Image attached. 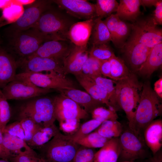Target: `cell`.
Returning a JSON list of instances; mask_svg holds the SVG:
<instances>
[{
	"mask_svg": "<svg viewBox=\"0 0 162 162\" xmlns=\"http://www.w3.org/2000/svg\"><path fill=\"white\" fill-rule=\"evenodd\" d=\"M162 105L159 97L152 88L149 82L142 85L139 102L134 117V133L143 137L147 126L161 115Z\"/></svg>",
	"mask_w": 162,
	"mask_h": 162,
	"instance_id": "6da1fadb",
	"label": "cell"
},
{
	"mask_svg": "<svg viewBox=\"0 0 162 162\" xmlns=\"http://www.w3.org/2000/svg\"><path fill=\"white\" fill-rule=\"evenodd\" d=\"M159 0H140L141 5L144 6L151 7L156 6Z\"/></svg>",
	"mask_w": 162,
	"mask_h": 162,
	"instance_id": "f907efd6",
	"label": "cell"
},
{
	"mask_svg": "<svg viewBox=\"0 0 162 162\" xmlns=\"http://www.w3.org/2000/svg\"><path fill=\"white\" fill-rule=\"evenodd\" d=\"M123 130L121 124L117 120H107L102 123L95 131L103 136L111 139L119 137Z\"/></svg>",
	"mask_w": 162,
	"mask_h": 162,
	"instance_id": "1f68e13d",
	"label": "cell"
},
{
	"mask_svg": "<svg viewBox=\"0 0 162 162\" xmlns=\"http://www.w3.org/2000/svg\"><path fill=\"white\" fill-rule=\"evenodd\" d=\"M73 23L67 16L50 8L42 14L32 28L36 29L52 40H68L67 33Z\"/></svg>",
	"mask_w": 162,
	"mask_h": 162,
	"instance_id": "8992f818",
	"label": "cell"
},
{
	"mask_svg": "<svg viewBox=\"0 0 162 162\" xmlns=\"http://www.w3.org/2000/svg\"><path fill=\"white\" fill-rule=\"evenodd\" d=\"M120 153L119 137L111 138L95 152L94 162H117Z\"/></svg>",
	"mask_w": 162,
	"mask_h": 162,
	"instance_id": "cb8c5ba5",
	"label": "cell"
},
{
	"mask_svg": "<svg viewBox=\"0 0 162 162\" xmlns=\"http://www.w3.org/2000/svg\"><path fill=\"white\" fill-rule=\"evenodd\" d=\"M82 72L92 79L102 76L100 70V60L89 56L82 66Z\"/></svg>",
	"mask_w": 162,
	"mask_h": 162,
	"instance_id": "74e56055",
	"label": "cell"
},
{
	"mask_svg": "<svg viewBox=\"0 0 162 162\" xmlns=\"http://www.w3.org/2000/svg\"><path fill=\"white\" fill-rule=\"evenodd\" d=\"M28 118L42 127L50 126L56 120L53 99L47 97L28 100L19 106L16 121Z\"/></svg>",
	"mask_w": 162,
	"mask_h": 162,
	"instance_id": "277c9868",
	"label": "cell"
},
{
	"mask_svg": "<svg viewBox=\"0 0 162 162\" xmlns=\"http://www.w3.org/2000/svg\"><path fill=\"white\" fill-rule=\"evenodd\" d=\"M74 76L86 92L95 99L106 105L110 110L116 111L111 107L107 94L103 88L97 84L92 79L82 72Z\"/></svg>",
	"mask_w": 162,
	"mask_h": 162,
	"instance_id": "44dd1931",
	"label": "cell"
},
{
	"mask_svg": "<svg viewBox=\"0 0 162 162\" xmlns=\"http://www.w3.org/2000/svg\"><path fill=\"white\" fill-rule=\"evenodd\" d=\"M13 4V0H0V9L2 10L5 8L9 7Z\"/></svg>",
	"mask_w": 162,
	"mask_h": 162,
	"instance_id": "816d5d0a",
	"label": "cell"
},
{
	"mask_svg": "<svg viewBox=\"0 0 162 162\" xmlns=\"http://www.w3.org/2000/svg\"><path fill=\"white\" fill-rule=\"evenodd\" d=\"M17 68V61L14 57L0 49V89L14 79Z\"/></svg>",
	"mask_w": 162,
	"mask_h": 162,
	"instance_id": "ffe728a7",
	"label": "cell"
},
{
	"mask_svg": "<svg viewBox=\"0 0 162 162\" xmlns=\"http://www.w3.org/2000/svg\"><path fill=\"white\" fill-rule=\"evenodd\" d=\"M52 2L35 0L32 4L28 5L21 15L10 27V33L32 28L38 21L42 14L50 8Z\"/></svg>",
	"mask_w": 162,
	"mask_h": 162,
	"instance_id": "8fae6325",
	"label": "cell"
},
{
	"mask_svg": "<svg viewBox=\"0 0 162 162\" xmlns=\"http://www.w3.org/2000/svg\"><path fill=\"white\" fill-rule=\"evenodd\" d=\"M110 139L103 136L97 132L94 131L74 141L80 146L89 148H101Z\"/></svg>",
	"mask_w": 162,
	"mask_h": 162,
	"instance_id": "d6a6232c",
	"label": "cell"
},
{
	"mask_svg": "<svg viewBox=\"0 0 162 162\" xmlns=\"http://www.w3.org/2000/svg\"><path fill=\"white\" fill-rule=\"evenodd\" d=\"M95 152L94 148L80 146L75 154L73 162H94Z\"/></svg>",
	"mask_w": 162,
	"mask_h": 162,
	"instance_id": "60d3db41",
	"label": "cell"
},
{
	"mask_svg": "<svg viewBox=\"0 0 162 162\" xmlns=\"http://www.w3.org/2000/svg\"><path fill=\"white\" fill-rule=\"evenodd\" d=\"M80 146L68 135L59 132L36 150L47 162H73Z\"/></svg>",
	"mask_w": 162,
	"mask_h": 162,
	"instance_id": "3957f363",
	"label": "cell"
},
{
	"mask_svg": "<svg viewBox=\"0 0 162 162\" xmlns=\"http://www.w3.org/2000/svg\"><path fill=\"white\" fill-rule=\"evenodd\" d=\"M70 14L80 19L88 20L96 17L95 4L86 0L52 1Z\"/></svg>",
	"mask_w": 162,
	"mask_h": 162,
	"instance_id": "2e32d148",
	"label": "cell"
},
{
	"mask_svg": "<svg viewBox=\"0 0 162 162\" xmlns=\"http://www.w3.org/2000/svg\"><path fill=\"white\" fill-rule=\"evenodd\" d=\"M152 16L138 18L131 25L130 38L152 48L162 42V30Z\"/></svg>",
	"mask_w": 162,
	"mask_h": 162,
	"instance_id": "9c48e42d",
	"label": "cell"
},
{
	"mask_svg": "<svg viewBox=\"0 0 162 162\" xmlns=\"http://www.w3.org/2000/svg\"><path fill=\"white\" fill-rule=\"evenodd\" d=\"M95 19L92 18L74 23L67 33V39L75 46H87L91 35Z\"/></svg>",
	"mask_w": 162,
	"mask_h": 162,
	"instance_id": "d6986e66",
	"label": "cell"
},
{
	"mask_svg": "<svg viewBox=\"0 0 162 162\" xmlns=\"http://www.w3.org/2000/svg\"><path fill=\"white\" fill-rule=\"evenodd\" d=\"M67 41L65 40L45 41L34 53L29 57L39 56L52 58L63 64L65 59L74 46H72Z\"/></svg>",
	"mask_w": 162,
	"mask_h": 162,
	"instance_id": "9a60e30c",
	"label": "cell"
},
{
	"mask_svg": "<svg viewBox=\"0 0 162 162\" xmlns=\"http://www.w3.org/2000/svg\"><path fill=\"white\" fill-rule=\"evenodd\" d=\"M111 66L109 60H100V68L102 75L110 79Z\"/></svg>",
	"mask_w": 162,
	"mask_h": 162,
	"instance_id": "f6af8a7d",
	"label": "cell"
},
{
	"mask_svg": "<svg viewBox=\"0 0 162 162\" xmlns=\"http://www.w3.org/2000/svg\"><path fill=\"white\" fill-rule=\"evenodd\" d=\"M10 34L9 45L19 59L29 57L34 53L45 42L52 40L34 28Z\"/></svg>",
	"mask_w": 162,
	"mask_h": 162,
	"instance_id": "5b68a950",
	"label": "cell"
},
{
	"mask_svg": "<svg viewBox=\"0 0 162 162\" xmlns=\"http://www.w3.org/2000/svg\"><path fill=\"white\" fill-rule=\"evenodd\" d=\"M1 90L8 100L28 99L45 95L55 90L40 88L30 82L14 80Z\"/></svg>",
	"mask_w": 162,
	"mask_h": 162,
	"instance_id": "30bf717a",
	"label": "cell"
},
{
	"mask_svg": "<svg viewBox=\"0 0 162 162\" xmlns=\"http://www.w3.org/2000/svg\"><path fill=\"white\" fill-rule=\"evenodd\" d=\"M122 49L126 60L133 71L138 72L152 48L130 38Z\"/></svg>",
	"mask_w": 162,
	"mask_h": 162,
	"instance_id": "5bb4252c",
	"label": "cell"
},
{
	"mask_svg": "<svg viewBox=\"0 0 162 162\" xmlns=\"http://www.w3.org/2000/svg\"><path fill=\"white\" fill-rule=\"evenodd\" d=\"M119 3L116 0H97L95 4L96 17L101 19L116 12Z\"/></svg>",
	"mask_w": 162,
	"mask_h": 162,
	"instance_id": "836d02e7",
	"label": "cell"
},
{
	"mask_svg": "<svg viewBox=\"0 0 162 162\" xmlns=\"http://www.w3.org/2000/svg\"><path fill=\"white\" fill-rule=\"evenodd\" d=\"M10 162H47L36 152L20 154L12 158Z\"/></svg>",
	"mask_w": 162,
	"mask_h": 162,
	"instance_id": "ee69618b",
	"label": "cell"
},
{
	"mask_svg": "<svg viewBox=\"0 0 162 162\" xmlns=\"http://www.w3.org/2000/svg\"><path fill=\"white\" fill-rule=\"evenodd\" d=\"M0 44H1V42H0Z\"/></svg>",
	"mask_w": 162,
	"mask_h": 162,
	"instance_id": "9f6ffc18",
	"label": "cell"
},
{
	"mask_svg": "<svg viewBox=\"0 0 162 162\" xmlns=\"http://www.w3.org/2000/svg\"><path fill=\"white\" fill-rule=\"evenodd\" d=\"M101 123V122L92 119L80 125L78 130L73 134L68 135L73 140H75L91 133Z\"/></svg>",
	"mask_w": 162,
	"mask_h": 162,
	"instance_id": "8d00e7d4",
	"label": "cell"
},
{
	"mask_svg": "<svg viewBox=\"0 0 162 162\" xmlns=\"http://www.w3.org/2000/svg\"><path fill=\"white\" fill-rule=\"evenodd\" d=\"M116 81L118 105L126 114L129 128L134 132V117L142 85L139 82L134 74L127 78Z\"/></svg>",
	"mask_w": 162,
	"mask_h": 162,
	"instance_id": "7a4b0ae2",
	"label": "cell"
},
{
	"mask_svg": "<svg viewBox=\"0 0 162 162\" xmlns=\"http://www.w3.org/2000/svg\"><path fill=\"white\" fill-rule=\"evenodd\" d=\"M91 35L92 45L107 44L112 41L110 34L104 20L100 18L95 19Z\"/></svg>",
	"mask_w": 162,
	"mask_h": 162,
	"instance_id": "f546056e",
	"label": "cell"
},
{
	"mask_svg": "<svg viewBox=\"0 0 162 162\" xmlns=\"http://www.w3.org/2000/svg\"><path fill=\"white\" fill-rule=\"evenodd\" d=\"M155 9L152 16L157 25L162 24V1L159 0L155 6Z\"/></svg>",
	"mask_w": 162,
	"mask_h": 162,
	"instance_id": "bcb514c9",
	"label": "cell"
},
{
	"mask_svg": "<svg viewBox=\"0 0 162 162\" xmlns=\"http://www.w3.org/2000/svg\"><path fill=\"white\" fill-rule=\"evenodd\" d=\"M59 132V129L54 124L42 127L26 143L32 149H36L49 142Z\"/></svg>",
	"mask_w": 162,
	"mask_h": 162,
	"instance_id": "83f0119b",
	"label": "cell"
},
{
	"mask_svg": "<svg viewBox=\"0 0 162 162\" xmlns=\"http://www.w3.org/2000/svg\"><path fill=\"white\" fill-rule=\"evenodd\" d=\"M92 119L101 123L107 120H117L118 118L116 112L103 106L94 109L91 113Z\"/></svg>",
	"mask_w": 162,
	"mask_h": 162,
	"instance_id": "f35d334b",
	"label": "cell"
},
{
	"mask_svg": "<svg viewBox=\"0 0 162 162\" xmlns=\"http://www.w3.org/2000/svg\"><path fill=\"white\" fill-rule=\"evenodd\" d=\"M110 63V79L118 81L127 78L134 73L130 71L124 61L115 55L109 59Z\"/></svg>",
	"mask_w": 162,
	"mask_h": 162,
	"instance_id": "4dcf8cb0",
	"label": "cell"
},
{
	"mask_svg": "<svg viewBox=\"0 0 162 162\" xmlns=\"http://www.w3.org/2000/svg\"><path fill=\"white\" fill-rule=\"evenodd\" d=\"M143 135L146 146L154 154L162 146V120L152 121L145 129Z\"/></svg>",
	"mask_w": 162,
	"mask_h": 162,
	"instance_id": "7402d4cb",
	"label": "cell"
},
{
	"mask_svg": "<svg viewBox=\"0 0 162 162\" xmlns=\"http://www.w3.org/2000/svg\"><path fill=\"white\" fill-rule=\"evenodd\" d=\"M88 57L87 46L74 45L64 62L65 75L70 74L74 76L82 73V66Z\"/></svg>",
	"mask_w": 162,
	"mask_h": 162,
	"instance_id": "ac0fdd59",
	"label": "cell"
},
{
	"mask_svg": "<svg viewBox=\"0 0 162 162\" xmlns=\"http://www.w3.org/2000/svg\"><path fill=\"white\" fill-rule=\"evenodd\" d=\"M4 133L17 137L24 140L25 135L24 131L20 121H16L8 124L5 127Z\"/></svg>",
	"mask_w": 162,
	"mask_h": 162,
	"instance_id": "7bdbcfd3",
	"label": "cell"
},
{
	"mask_svg": "<svg viewBox=\"0 0 162 162\" xmlns=\"http://www.w3.org/2000/svg\"><path fill=\"white\" fill-rule=\"evenodd\" d=\"M145 162H162V151L161 149L153 156L146 159Z\"/></svg>",
	"mask_w": 162,
	"mask_h": 162,
	"instance_id": "c3c4849f",
	"label": "cell"
},
{
	"mask_svg": "<svg viewBox=\"0 0 162 162\" xmlns=\"http://www.w3.org/2000/svg\"><path fill=\"white\" fill-rule=\"evenodd\" d=\"M104 21L110 34L111 41L116 47L122 48L130 34L131 25L120 20L116 14H111Z\"/></svg>",
	"mask_w": 162,
	"mask_h": 162,
	"instance_id": "e0dca14e",
	"label": "cell"
},
{
	"mask_svg": "<svg viewBox=\"0 0 162 162\" xmlns=\"http://www.w3.org/2000/svg\"><path fill=\"white\" fill-rule=\"evenodd\" d=\"M20 122L24 131V141L26 142L32 139L33 135L40 128L43 127L28 118L22 119Z\"/></svg>",
	"mask_w": 162,
	"mask_h": 162,
	"instance_id": "ab89813d",
	"label": "cell"
},
{
	"mask_svg": "<svg viewBox=\"0 0 162 162\" xmlns=\"http://www.w3.org/2000/svg\"><path fill=\"white\" fill-rule=\"evenodd\" d=\"M58 91L77 103L88 114L95 109L104 105L86 92L77 89H62Z\"/></svg>",
	"mask_w": 162,
	"mask_h": 162,
	"instance_id": "603a6c76",
	"label": "cell"
},
{
	"mask_svg": "<svg viewBox=\"0 0 162 162\" xmlns=\"http://www.w3.org/2000/svg\"><path fill=\"white\" fill-rule=\"evenodd\" d=\"M140 0H120L116 14L122 20L134 22L141 14Z\"/></svg>",
	"mask_w": 162,
	"mask_h": 162,
	"instance_id": "4316f807",
	"label": "cell"
},
{
	"mask_svg": "<svg viewBox=\"0 0 162 162\" xmlns=\"http://www.w3.org/2000/svg\"><path fill=\"white\" fill-rule=\"evenodd\" d=\"M0 159L9 161L10 158L3 144V135L0 130Z\"/></svg>",
	"mask_w": 162,
	"mask_h": 162,
	"instance_id": "7dc6e473",
	"label": "cell"
},
{
	"mask_svg": "<svg viewBox=\"0 0 162 162\" xmlns=\"http://www.w3.org/2000/svg\"><path fill=\"white\" fill-rule=\"evenodd\" d=\"M0 162H10L9 161L0 159Z\"/></svg>",
	"mask_w": 162,
	"mask_h": 162,
	"instance_id": "db71d44e",
	"label": "cell"
},
{
	"mask_svg": "<svg viewBox=\"0 0 162 162\" xmlns=\"http://www.w3.org/2000/svg\"><path fill=\"white\" fill-rule=\"evenodd\" d=\"M92 79L105 90L111 107L116 111L119 110L120 107L118 101L116 81L102 76L94 77Z\"/></svg>",
	"mask_w": 162,
	"mask_h": 162,
	"instance_id": "f1b7e54d",
	"label": "cell"
},
{
	"mask_svg": "<svg viewBox=\"0 0 162 162\" xmlns=\"http://www.w3.org/2000/svg\"><path fill=\"white\" fill-rule=\"evenodd\" d=\"M56 119L58 122L67 119L80 120L89 117V114L74 100L60 94L53 99Z\"/></svg>",
	"mask_w": 162,
	"mask_h": 162,
	"instance_id": "7c38bea8",
	"label": "cell"
},
{
	"mask_svg": "<svg viewBox=\"0 0 162 162\" xmlns=\"http://www.w3.org/2000/svg\"><path fill=\"white\" fill-rule=\"evenodd\" d=\"M120 162H134L133 161H123Z\"/></svg>",
	"mask_w": 162,
	"mask_h": 162,
	"instance_id": "11a10c76",
	"label": "cell"
},
{
	"mask_svg": "<svg viewBox=\"0 0 162 162\" xmlns=\"http://www.w3.org/2000/svg\"><path fill=\"white\" fill-rule=\"evenodd\" d=\"M3 135L4 146L10 158V160L20 154L35 152L24 140L6 133H4Z\"/></svg>",
	"mask_w": 162,
	"mask_h": 162,
	"instance_id": "484cf974",
	"label": "cell"
},
{
	"mask_svg": "<svg viewBox=\"0 0 162 162\" xmlns=\"http://www.w3.org/2000/svg\"><path fill=\"white\" fill-rule=\"evenodd\" d=\"M34 0H13L14 5L20 6V5H29L34 2Z\"/></svg>",
	"mask_w": 162,
	"mask_h": 162,
	"instance_id": "f5cc1de1",
	"label": "cell"
},
{
	"mask_svg": "<svg viewBox=\"0 0 162 162\" xmlns=\"http://www.w3.org/2000/svg\"><path fill=\"white\" fill-rule=\"evenodd\" d=\"M154 91L160 98L162 97V79L160 78L154 84Z\"/></svg>",
	"mask_w": 162,
	"mask_h": 162,
	"instance_id": "681fc988",
	"label": "cell"
},
{
	"mask_svg": "<svg viewBox=\"0 0 162 162\" xmlns=\"http://www.w3.org/2000/svg\"><path fill=\"white\" fill-rule=\"evenodd\" d=\"M162 64V42L152 48L138 72L142 76L149 77Z\"/></svg>",
	"mask_w": 162,
	"mask_h": 162,
	"instance_id": "d4e9b609",
	"label": "cell"
},
{
	"mask_svg": "<svg viewBox=\"0 0 162 162\" xmlns=\"http://www.w3.org/2000/svg\"><path fill=\"white\" fill-rule=\"evenodd\" d=\"M11 116L10 105L0 89V130L3 134Z\"/></svg>",
	"mask_w": 162,
	"mask_h": 162,
	"instance_id": "d590c367",
	"label": "cell"
},
{
	"mask_svg": "<svg viewBox=\"0 0 162 162\" xmlns=\"http://www.w3.org/2000/svg\"><path fill=\"white\" fill-rule=\"evenodd\" d=\"M119 141L120 153L118 160L120 162L134 161L146 158L147 146L143 137L136 134L129 128L123 130Z\"/></svg>",
	"mask_w": 162,
	"mask_h": 162,
	"instance_id": "ba28073f",
	"label": "cell"
},
{
	"mask_svg": "<svg viewBox=\"0 0 162 162\" xmlns=\"http://www.w3.org/2000/svg\"><path fill=\"white\" fill-rule=\"evenodd\" d=\"M14 80L30 82L40 88L58 91L76 89L74 82L65 75L53 71L41 72H22L16 74Z\"/></svg>",
	"mask_w": 162,
	"mask_h": 162,
	"instance_id": "52a82bcc",
	"label": "cell"
},
{
	"mask_svg": "<svg viewBox=\"0 0 162 162\" xmlns=\"http://www.w3.org/2000/svg\"><path fill=\"white\" fill-rule=\"evenodd\" d=\"M88 51L89 56L99 60H109L115 55L110 47L107 44L92 45Z\"/></svg>",
	"mask_w": 162,
	"mask_h": 162,
	"instance_id": "e575fe53",
	"label": "cell"
},
{
	"mask_svg": "<svg viewBox=\"0 0 162 162\" xmlns=\"http://www.w3.org/2000/svg\"><path fill=\"white\" fill-rule=\"evenodd\" d=\"M16 61L18 67L20 68L23 71L22 72L53 71L65 75L63 64L53 59L39 56H30Z\"/></svg>",
	"mask_w": 162,
	"mask_h": 162,
	"instance_id": "4fadbf2b",
	"label": "cell"
},
{
	"mask_svg": "<svg viewBox=\"0 0 162 162\" xmlns=\"http://www.w3.org/2000/svg\"><path fill=\"white\" fill-rule=\"evenodd\" d=\"M80 120L74 119H67L59 122V130L66 135H71L78 129L80 125Z\"/></svg>",
	"mask_w": 162,
	"mask_h": 162,
	"instance_id": "b9f144b4",
	"label": "cell"
}]
</instances>
